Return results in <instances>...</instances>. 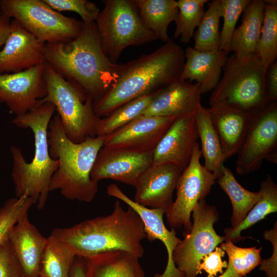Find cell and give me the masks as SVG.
I'll use <instances>...</instances> for the list:
<instances>
[{"label":"cell","mask_w":277,"mask_h":277,"mask_svg":"<svg viewBox=\"0 0 277 277\" xmlns=\"http://www.w3.org/2000/svg\"><path fill=\"white\" fill-rule=\"evenodd\" d=\"M45 63L74 86L93 104L115 83L122 64L112 62L104 52L95 22L83 23L80 34L67 43L45 44Z\"/></svg>","instance_id":"cell-1"},{"label":"cell","mask_w":277,"mask_h":277,"mask_svg":"<svg viewBox=\"0 0 277 277\" xmlns=\"http://www.w3.org/2000/svg\"><path fill=\"white\" fill-rule=\"evenodd\" d=\"M185 63L184 50L170 39L149 54L122 64L115 83L93 104L99 117L124 104L179 81Z\"/></svg>","instance_id":"cell-2"},{"label":"cell","mask_w":277,"mask_h":277,"mask_svg":"<svg viewBox=\"0 0 277 277\" xmlns=\"http://www.w3.org/2000/svg\"><path fill=\"white\" fill-rule=\"evenodd\" d=\"M50 235L67 246L76 257L83 259L117 250L128 252L140 259L144 254L141 242L146 238L138 215L130 207L124 209L119 200L109 215L55 228Z\"/></svg>","instance_id":"cell-3"},{"label":"cell","mask_w":277,"mask_h":277,"mask_svg":"<svg viewBox=\"0 0 277 277\" xmlns=\"http://www.w3.org/2000/svg\"><path fill=\"white\" fill-rule=\"evenodd\" d=\"M47 136L50 155L58 161L50 182V192L60 190L67 199L92 201L98 184L91 179V172L105 136L90 137L83 142L74 143L66 136L57 114L50 122Z\"/></svg>","instance_id":"cell-4"},{"label":"cell","mask_w":277,"mask_h":277,"mask_svg":"<svg viewBox=\"0 0 277 277\" xmlns=\"http://www.w3.org/2000/svg\"><path fill=\"white\" fill-rule=\"evenodd\" d=\"M55 111L54 105L46 102L23 115L15 116L11 121L18 127L31 130L35 148L32 161L27 162L19 148L10 147L13 161L11 176L15 195H27L40 210L47 201L50 182L58 166V160L50 155L47 136L48 126Z\"/></svg>","instance_id":"cell-5"},{"label":"cell","mask_w":277,"mask_h":277,"mask_svg":"<svg viewBox=\"0 0 277 277\" xmlns=\"http://www.w3.org/2000/svg\"><path fill=\"white\" fill-rule=\"evenodd\" d=\"M267 72L256 53L243 59L228 55L222 76L210 95V105L221 104L248 113L262 108L269 102Z\"/></svg>","instance_id":"cell-6"},{"label":"cell","mask_w":277,"mask_h":277,"mask_svg":"<svg viewBox=\"0 0 277 277\" xmlns=\"http://www.w3.org/2000/svg\"><path fill=\"white\" fill-rule=\"evenodd\" d=\"M44 76L47 94L38 105L46 102L54 105L66 135L72 142L80 143L88 137L96 136L101 118L94 111L92 98H85L46 63Z\"/></svg>","instance_id":"cell-7"},{"label":"cell","mask_w":277,"mask_h":277,"mask_svg":"<svg viewBox=\"0 0 277 277\" xmlns=\"http://www.w3.org/2000/svg\"><path fill=\"white\" fill-rule=\"evenodd\" d=\"M95 25L104 52L116 63L124 49L157 38L143 24L134 0H105Z\"/></svg>","instance_id":"cell-8"},{"label":"cell","mask_w":277,"mask_h":277,"mask_svg":"<svg viewBox=\"0 0 277 277\" xmlns=\"http://www.w3.org/2000/svg\"><path fill=\"white\" fill-rule=\"evenodd\" d=\"M0 13L16 20L45 44L70 42L83 26L82 21L63 15L43 0H1Z\"/></svg>","instance_id":"cell-9"},{"label":"cell","mask_w":277,"mask_h":277,"mask_svg":"<svg viewBox=\"0 0 277 277\" xmlns=\"http://www.w3.org/2000/svg\"><path fill=\"white\" fill-rule=\"evenodd\" d=\"M236 171L240 175L255 171L265 160L277 163V103L269 101L251 114L238 153Z\"/></svg>","instance_id":"cell-10"},{"label":"cell","mask_w":277,"mask_h":277,"mask_svg":"<svg viewBox=\"0 0 277 277\" xmlns=\"http://www.w3.org/2000/svg\"><path fill=\"white\" fill-rule=\"evenodd\" d=\"M192 215L191 229L176 245L172 255L175 265L184 277H197V267L203 257L224 242L213 227L219 220L214 206L202 200L194 208Z\"/></svg>","instance_id":"cell-11"},{"label":"cell","mask_w":277,"mask_h":277,"mask_svg":"<svg viewBox=\"0 0 277 277\" xmlns=\"http://www.w3.org/2000/svg\"><path fill=\"white\" fill-rule=\"evenodd\" d=\"M201 156L199 144L196 142L189 163L178 180L176 198L165 213L170 228L175 229L183 227L185 234L192 228V212L198 202L209 194L216 181L214 174L201 164Z\"/></svg>","instance_id":"cell-12"},{"label":"cell","mask_w":277,"mask_h":277,"mask_svg":"<svg viewBox=\"0 0 277 277\" xmlns=\"http://www.w3.org/2000/svg\"><path fill=\"white\" fill-rule=\"evenodd\" d=\"M46 63L24 71L0 74V103L19 116L39 105L47 94Z\"/></svg>","instance_id":"cell-13"},{"label":"cell","mask_w":277,"mask_h":277,"mask_svg":"<svg viewBox=\"0 0 277 277\" xmlns=\"http://www.w3.org/2000/svg\"><path fill=\"white\" fill-rule=\"evenodd\" d=\"M153 153L103 146L95 160L91 178L97 183L111 179L134 186L140 176L152 165Z\"/></svg>","instance_id":"cell-14"},{"label":"cell","mask_w":277,"mask_h":277,"mask_svg":"<svg viewBox=\"0 0 277 277\" xmlns=\"http://www.w3.org/2000/svg\"><path fill=\"white\" fill-rule=\"evenodd\" d=\"M176 118L141 115L106 136L104 146L137 152L153 151Z\"/></svg>","instance_id":"cell-15"},{"label":"cell","mask_w":277,"mask_h":277,"mask_svg":"<svg viewBox=\"0 0 277 277\" xmlns=\"http://www.w3.org/2000/svg\"><path fill=\"white\" fill-rule=\"evenodd\" d=\"M197 138L194 112L176 118L154 148L152 165H171L183 170Z\"/></svg>","instance_id":"cell-16"},{"label":"cell","mask_w":277,"mask_h":277,"mask_svg":"<svg viewBox=\"0 0 277 277\" xmlns=\"http://www.w3.org/2000/svg\"><path fill=\"white\" fill-rule=\"evenodd\" d=\"M107 193L109 196L123 201L137 213L143 223L148 240L153 242L159 240L164 245L168 255L166 267L163 273L155 274L153 277H184L176 268L172 258L173 251L181 240L176 236L174 229L169 230L166 227L163 220L166 210L139 204L129 197L115 184L107 187Z\"/></svg>","instance_id":"cell-17"},{"label":"cell","mask_w":277,"mask_h":277,"mask_svg":"<svg viewBox=\"0 0 277 277\" xmlns=\"http://www.w3.org/2000/svg\"><path fill=\"white\" fill-rule=\"evenodd\" d=\"M45 44L11 19L9 34L0 50V74L16 73L45 63Z\"/></svg>","instance_id":"cell-18"},{"label":"cell","mask_w":277,"mask_h":277,"mask_svg":"<svg viewBox=\"0 0 277 277\" xmlns=\"http://www.w3.org/2000/svg\"><path fill=\"white\" fill-rule=\"evenodd\" d=\"M182 171L171 165H152L134 185V201L147 207L166 210L173 202V194Z\"/></svg>","instance_id":"cell-19"},{"label":"cell","mask_w":277,"mask_h":277,"mask_svg":"<svg viewBox=\"0 0 277 277\" xmlns=\"http://www.w3.org/2000/svg\"><path fill=\"white\" fill-rule=\"evenodd\" d=\"M201 95L199 84L177 81L159 90L142 116L178 118L194 113Z\"/></svg>","instance_id":"cell-20"},{"label":"cell","mask_w":277,"mask_h":277,"mask_svg":"<svg viewBox=\"0 0 277 277\" xmlns=\"http://www.w3.org/2000/svg\"><path fill=\"white\" fill-rule=\"evenodd\" d=\"M47 238L31 223L28 212L22 215L10 233L12 250L26 277H38Z\"/></svg>","instance_id":"cell-21"},{"label":"cell","mask_w":277,"mask_h":277,"mask_svg":"<svg viewBox=\"0 0 277 277\" xmlns=\"http://www.w3.org/2000/svg\"><path fill=\"white\" fill-rule=\"evenodd\" d=\"M181 81H196L202 94L212 91L219 82L228 54L222 50L201 51L191 46L184 51Z\"/></svg>","instance_id":"cell-22"},{"label":"cell","mask_w":277,"mask_h":277,"mask_svg":"<svg viewBox=\"0 0 277 277\" xmlns=\"http://www.w3.org/2000/svg\"><path fill=\"white\" fill-rule=\"evenodd\" d=\"M208 109L226 160L239 152L252 113L221 104H213Z\"/></svg>","instance_id":"cell-23"},{"label":"cell","mask_w":277,"mask_h":277,"mask_svg":"<svg viewBox=\"0 0 277 277\" xmlns=\"http://www.w3.org/2000/svg\"><path fill=\"white\" fill-rule=\"evenodd\" d=\"M84 259L86 277H146L139 258L127 251H107Z\"/></svg>","instance_id":"cell-24"},{"label":"cell","mask_w":277,"mask_h":277,"mask_svg":"<svg viewBox=\"0 0 277 277\" xmlns=\"http://www.w3.org/2000/svg\"><path fill=\"white\" fill-rule=\"evenodd\" d=\"M264 5V1L253 0L244 10L242 23L234 31L230 47V52H233L237 58L243 59L256 53Z\"/></svg>","instance_id":"cell-25"},{"label":"cell","mask_w":277,"mask_h":277,"mask_svg":"<svg viewBox=\"0 0 277 277\" xmlns=\"http://www.w3.org/2000/svg\"><path fill=\"white\" fill-rule=\"evenodd\" d=\"M194 118L204 159V166L214 174L216 179L222 171L225 159L208 108L201 103L199 104L194 112Z\"/></svg>","instance_id":"cell-26"},{"label":"cell","mask_w":277,"mask_h":277,"mask_svg":"<svg viewBox=\"0 0 277 277\" xmlns=\"http://www.w3.org/2000/svg\"><path fill=\"white\" fill-rule=\"evenodd\" d=\"M258 191L259 199L245 218L235 227L224 229V241L230 240L236 243L244 241L246 237L241 235L242 231L251 227L269 214L277 212V186L270 174H268L261 182Z\"/></svg>","instance_id":"cell-27"},{"label":"cell","mask_w":277,"mask_h":277,"mask_svg":"<svg viewBox=\"0 0 277 277\" xmlns=\"http://www.w3.org/2000/svg\"><path fill=\"white\" fill-rule=\"evenodd\" d=\"M145 26L157 39L166 43L170 38L168 26L175 22L179 13L175 0H134Z\"/></svg>","instance_id":"cell-28"},{"label":"cell","mask_w":277,"mask_h":277,"mask_svg":"<svg viewBox=\"0 0 277 277\" xmlns=\"http://www.w3.org/2000/svg\"><path fill=\"white\" fill-rule=\"evenodd\" d=\"M216 180L231 202V227H235L256 203L260 197L259 192H252L244 188L236 181L231 170L225 166Z\"/></svg>","instance_id":"cell-29"},{"label":"cell","mask_w":277,"mask_h":277,"mask_svg":"<svg viewBox=\"0 0 277 277\" xmlns=\"http://www.w3.org/2000/svg\"><path fill=\"white\" fill-rule=\"evenodd\" d=\"M76 257L71 249L50 234L42 256L38 276L70 277Z\"/></svg>","instance_id":"cell-30"},{"label":"cell","mask_w":277,"mask_h":277,"mask_svg":"<svg viewBox=\"0 0 277 277\" xmlns=\"http://www.w3.org/2000/svg\"><path fill=\"white\" fill-rule=\"evenodd\" d=\"M157 91L136 98L105 117L101 118L96 129V136H106L141 116L152 102Z\"/></svg>","instance_id":"cell-31"},{"label":"cell","mask_w":277,"mask_h":277,"mask_svg":"<svg viewBox=\"0 0 277 277\" xmlns=\"http://www.w3.org/2000/svg\"><path fill=\"white\" fill-rule=\"evenodd\" d=\"M262 26L256 54L267 71L277 56V1H264Z\"/></svg>","instance_id":"cell-32"},{"label":"cell","mask_w":277,"mask_h":277,"mask_svg":"<svg viewBox=\"0 0 277 277\" xmlns=\"http://www.w3.org/2000/svg\"><path fill=\"white\" fill-rule=\"evenodd\" d=\"M222 14L221 0L212 1L194 32V49L201 51L219 50Z\"/></svg>","instance_id":"cell-33"},{"label":"cell","mask_w":277,"mask_h":277,"mask_svg":"<svg viewBox=\"0 0 277 277\" xmlns=\"http://www.w3.org/2000/svg\"><path fill=\"white\" fill-rule=\"evenodd\" d=\"M208 0H179L178 16L173 34L183 44H188L193 37L194 30L199 26L205 11L204 6Z\"/></svg>","instance_id":"cell-34"},{"label":"cell","mask_w":277,"mask_h":277,"mask_svg":"<svg viewBox=\"0 0 277 277\" xmlns=\"http://www.w3.org/2000/svg\"><path fill=\"white\" fill-rule=\"evenodd\" d=\"M33 204L32 200L24 194L9 199L0 208V247L9 240L15 223Z\"/></svg>","instance_id":"cell-35"},{"label":"cell","mask_w":277,"mask_h":277,"mask_svg":"<svg viewBox=\"0 0 277 277\" xmlns=\"http://www.w3.org/2000/svg\"><path fill=\"white\" fill-rule=\"evenodd\" d=\"M228 255V262L236 272L245 276L259 265L261 261V248L238 247L230 241L222 242L220 247Z\"/></svg>","instance_id":"cell-36"},{"label":"cell","mask_w":277,"mask_h":277,"mask_svg":"<svg viewBox=\"0 0 277 277\" xmlns=\"http://www.w3.org/2000/svg\"><path fill=\"white\" fill-rule=\"evenodd\" d=\"M223 24L220 31V50L229 55L231 38L237 22L250 0H221Z\"/></svg>","instance_id":"cell-37"},{"label":"cell","mask_w":277,"mask_h":277,"mask_svg":"<svg viewBox=\"0 0 277 277\" xmlns=\"http://www.w3.org/2000/svg\"><path fill=\"white\" fill-rule=\"evenodd\" d=\"M58 12L72 11L77 13L85 24L94 23L101 10L93 2L87 0H43Z\"/></svg>","instance_id":"cell-38"},{"label":"cell","mask_w":277,"mask_h":277,"mask_svg":"<svg viewBox=\"0 0 277 277\" xmlns=\"http://www.w3.org/2000/svg\"><path fill=\"white\" fill-rule=\"evenodd\" d=\"M26 276L9 240L0 247V277Z\"/></svg>","instance_id":"cell-39"},{"label":"cell","mask_w":277,"mask_h":277,"mask_svg":"<svg viewBox=\"0 0 277 277\" xmlns=\"http://www.w3.org/2000/svg\"><path fill=\"white\" fill-rule=\"evenodd\" d=\"M225 254L223 250L216 247L213 251L205 255L198 266V274L202 273V270L208 274V277H215L218 273H222L223 268L228 266V262L222 260Z\"/></svg>","instance_id":"cell-40"},{"label":"cell","mask_w":277,"mask_h":277,"mask_svg":"<svg viewBox=\"0 0 277 277\" xmlns=\"http://www.w3.org/2000/svg\"><path fill=\"white\" fill-rule=\"evenodd\" d=\"M264 237L272 243L273 252L269 259L261 260L259 269L264 271L267 277H277V222L272 229L264 232Z\"/></svg>","instance_id":"cell-41"},{"label":"cell","mask_w":277,"mask_h":277,"mask_svg":"<svg viewBox=\"0 0 277 277\" xmlns=\"http://www.w3.org/2000/svg\"><path fill=\"white\" fill-rule=\"evenodd\" d=\"M266 96L268 101L277 100V62H274L269 67L266 75Z\"/></svg>","instance_id":"cell-42"},{"label":"cell","mask_w":277,"mask_h":277,"mask_svg":"<svg viewBox=\"0 0 277 277\" xmlns=\"http://www.w3.org/2000/svg\"><path fill=\"white\" fill-rule=\"evenodd\" d=\"M11 19L0 13V48L5 44L9 34Z\"/></svg>","instance_id":"cell-43"},{"label":"cell","mask_w":277,"mask_h":277,"mask_svg":"<svg viewBox=\"0 0 277 277\" xmlns=\"http://www.w3.org/2000/svg\"><path fill=\"white\" fill-rule=\"evenodd\" d=\"M70 277H86L85 265L81 261H75L72 265Z\"/></svg>","instance_id":"cell-44"},{"label":"cell","mask_w":277,"mask_h":277,"mask_svg":"<svg viewBox=\"0 0 277 277\" xmlns=\"http://www.w3.org/2000/svg\"><path fill=\"white\" fill-rule=\"evenodd\" d=\"M216 277V276H215ZM216 277H243L239 275L234 270L231 264L228 262V266L226 270L221 274Z\"/></svg>","instance_id":"cell-45"}]
</instances>
